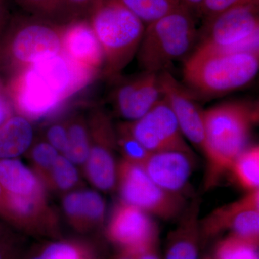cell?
I'll return each mask as SVG.
<instances>
[{"label":"cell","mask_w":259,"mask_h":259,"mask_svg":"<svg viewBox=\"0 0 259 259\" xmlns=\"http://www.w3.org/2000/svg\"><path fill=\"white\" fill-rule=\"evenodd\" d=\"M204 141L207 159L205 185H215L229 171L233 161L246 148L252 127L258 120V109L245 102L222 104L203 110Z\"/></svg>","instance_id":"obj_1"},{"label":"cell","mask_w":259,"mask_h":259,"mask_svg":"<svg viewBox=\"0 0 259 259\" xmlns=\"http://www.w3.org/2000/svg\"><path fill=\"white\" fill-rule=\"evenodd\" d=\"M259 70V53L237 52L197 45L187 57L184 82L192 93L224 95L243 88Z\"/></svg>","instance_id":"obj_2"},{"label":"cell","mask_w":259,"mask_h":259,"mask_svg":"<svg viewBox=\"0 0 259 259\" xmlns=\"http://www.w3.org/2000/svg\"><path fill=\"white\" fill-rule=\"evenodd\" d=\"M62 26L27 13L13 15L0 37V74L10 79L60 54Z\"/></svg>","instance_id":"obj_3"},{"label":"cell","mask_w":259,"mask_h":259,"mask_svg":"<svg viewBox=\"0 0 259 259\" xmlns=\"http://www.w3.org/2000/svg\"><path fill=\"white\" fill-rule=\"evenodd\" d=\"M88 19L103 53L105 74L115 77L137 54L146 25L121 0H100Z\"/></svg>","instance_id":"obj_4"},{"label":"cell","mask_w":259,"mask_h":259,"mask_svg":"<svg viewBox=\"0 0 259 259\" xmlns=\"http://www.w3.org/2000/svg\"><path fill=\"white\" fill-rule=\"evenodd\" d=\"M199 40L194 15L183 8L148 24L137 52L144 71L159 73L190 56Z\"/></svg>","instance_id":"obj_5"},{"label":"cell","mask_w":259,"mask_h":259,"mask_svg":"<svg viewBox=\"0 0 259 259\" xmlns=\"http://www.w3.org/2000/svg\"><path fill=\"white\" fill-rule=\"evenodd\" d=\"M197 45L259 53L258 0H249L204 23Z\"/></svg>","instance_id":"obj_6"},{"label":"cell","mask_w":259,"mask_h":259,"mask_svg":"<svg viewBox=\"0 0 259 259\" xmlns=\"http://www.w3.org/2000/svg\"><path fill=\"white\" fill-rule=\"evenodd\" d=\"M116 189L121 202L163 220L179 217L184 211L182 195L163 190L138 166L122 159L117 163Z\"/></svg>","instance_id":"obj_7"},{"label":"cell","mask_w":259,"mask_h":259,"mask_svg":"<svg viewBox=\"0 0 259 259\" xmlns=\"http://www.w3.org/2000/svg\"><path fill=\"white\" fill-rule=\"evenodd\" d=\"M90 136V153L83 165L89 182L98 190L110 192L116 190L117 163L115 127L110 115L95 107L88 116Z\"/></svg>","instance_id":"obj_8"},{"label":"cell","mask_w":259,"mask_h":259,"mask_svg":"<svg viewBox=\"0 0 259 259\" xmlns=\"http://www.w3.org/2000/svg\"><path fill=\"white\" fill-rule=\"evenodd\" d=\"M125 122L131 134L151 153L192 152L175 114L163 98L141 118Z\"/></svg>","instance_id":"obj_9"},{"label":"cell","mask_w":259,"mask_h":259,"mask_svg":"<svg viewBox=\"0 0 259 259\" xmlns=\"http://www.w3.org/2000/svg\"><path fill=\"white\" fill-rule=\"evenodd\" d=\"M106 236L119 250L136 254L158 244V231L149 214L120 201L107 223Z\"/></svg>","instance_id":"obj_10"},{"label":"cell","mask_w":259,"mask_h":259,"mask_svg":"<svg viewBox=\"0 0 259 259\" xmlns=\"http://www.w3.org/2000/svg\"><path fill=\"white\" fill-rule=\"evenodd\" d=\"M163 98L171 109L185 139L202 150L204 146L203 110L195 102L193 93L166 70L158 73Z\"/></svg>","instance_id":"obj_11"},{"label":"cell","mask_w":259,"mask_h":259,"mask_svg":"<svg viewBox=\"0 0 259 259\" xmlns=\"http://www.w3.org/2000/svg\"><path fill=\"white\" fill-rule=\"evenodd\" d=\"M162 99L158 73L144 71L117 85L112 95L116 111L127 122L141 118Z\"/></svg>","instance_id":"obj_12"},{"label":"cell","mask_w":259,"mask_h":259,"mask_svg":"<svg viewBox=\"0 0 259 259\" xmlns=\"http://www.w3.org/2000/svg\"><path fill=\"white\" fill-rule=\"evenodd\" d=\"M61 53L74 64L95 74L104 66L101 47L88 19L63 25Z\"/></svg>","instance_id":"obj_13"},{"label":"cell","mask_w":259,"mask_h":259,"mask_svg":"<svg viewBox=\"0 0 259 259\" xmlns=\"http://www.w3.org/2000/svg\"><path fill=\"white\" fill-rule=\"evenodd\" d=\"M194 166L193 152L167 151L151 153L142 167L148 176L163 190L182 195Z\"/></svg>","instance_id":"obj_14"},{"label":"cell","mask_w":259,"mask_h":259,"mask_svg":"<svg viewBox=\"0 0 259 259\" xmlns=\"http://www.w3.org/2000/svg\"><path fill=\"white\" fill-rule=\"evenodd\" d=\"M61 204L70 226L79 233L93 231L105 222L106 204L97 191L76 189L65 194Z\"/></svg>","instance_id":"obj_15"},{"label":"cell","mask_w":259,"mask_h":259,"mask_svg":"<svg viewBox=\"0 0 259 259\" xmlns=\"http://www.w3.org/2000/svg\"><path fill=\"white\" fill-rule=\"evenodd\" d=\"M199 213L198 200L183 211L178 226L168 237L164 259H199Z\"/></svg>","instance_id":"obj_16"},{"label":"cell","mask_w":259,"mask_h":259,"mask_svg":"<svg viewBox=\"0 0 259 259\" xmlns=\"http://www.w3.org/2000/svg\"><path fill=\"white\" fill-rule=\"evenodd\" d=\"M0 185L8 195L47 194V187L40 179L18 158L0 160Z\"/></svg>","instance_id":"obj_17"},{"label":"cell","mask_w":259,"mask_h":259,"mask_svg":"<svg viewBox=\"0 0 259 259\" xmlns=\"http://www.w3.org/2000/svg\"><path fill=\"white\" fill-rule=\"evenodd\" d=\"M35 140L32 121L15 113L0 127V160L18 158Z\"/></svg>","instance_id":"obj_18"},{"label":"cell","mask_w":259,"mask_h":259,"mask_svg":"<svg viewBox=\"0 0 259 259\" xmlns=\"http://www.w3.org/2000/svg\"><path fill=\"white\" fill-rule=\"evenodd\" d=\"M94 253L86 242L58 238L25 250L21 259H86Z\"/></svg>","instance_id":"obj_19"},{"label":"cell","mask_w":259,"mask_h":259,"mask_svg":"<svg viewBox=\"0 0 259 259\" xmlns=\"http://www.w3.org/2000/svg\"><path fill=\"white\" fill-rule=\"evenodd\" d=\"M68 146L64 156L76 166H83L88 159L90 136L88 119L81 113H75L66 118Z\"/></svg>","instance_id":"obj_20"},{"label":"cell","mask_w":259,"mask_h":259,"mask_svg":"<svg viewBox=\"0 0 259 259\" xmlns=\"http://www.w3.org/2000/svg\"><path fill=\"white\" fill-rule=\"evenodd\" d=\"M235 180L248 192L259 190V148H246L230 168Z\"/></svg>","instance_id":"obj_21"},{"label":"cell","mask_w":259,"mask_h":259,"mask_svg":"<svg viewBox=\"0 0 259 259\" xmlns=\"http://www.w3.org/2000/svg\"><path fill=\"white\" fill-rule=\"evenodd\" d=\"M79 184L80 176L76 165L64 155L59 154L49 174L47 189L65 194L76 190Z\"/></svg>","instance_id":"obj_22"},{"label":"cell","mask_w":259,"mask_h":259,"mask_svg":"<svg viewBox=\"0 0 259 259\" xmlns=\"http://www.w3.org/2000/svg\"><path fill=\"white\" fill-rule=\"evenodd\" d=\"M145 24L156 21L174 10L180 8L175 0H121Z\"/></svg>","instance_id":"obj_23"},{"label":"cell","mask_w":259,"mask_h":259,"mask_svg":"<svg viewBox=\"0 0 259 259\" xmlns=\"http://www.w3.org/2000/svg\"><path fill=\"white\" fill-rule=\"evenodd\" d=\"M117 149L122 155V159L143 166L151 153L130 132L125 122L115 127Z\"/></svg>","instance_id":"obj_24"},{"label":"cell","mask_w":259,"mask_h":259,"mask_svg":"<svg viewBox=\"0 0 259 259\" xmlns=\"http://www.w3.org/2000/svg\"><path fill=\"white\" fill-rule=\"evenodd\" d=\"M27 153L32 171L36 174L46 187L51 168L60 153L44 139L34 140Z\"/></svg>","instance_id":"obj_25"},{"label":"cell","mask_w":259,"mask_h":259,"mask_svg":"<svg viewBox=\"0 0 259 259\" xmlns=\"http://www.w3.org/2000/svg\"><path fill=\"white\" fill-rule=\"evenodd\" d=\"M257 245L230 234L218 243L212 259H258Z\"/></svg>","instance_id":"obj_26"},{"label":"cell","mask_w":259,"mask_h":259,"mask_svg":"<svg viewBox=\"0 0 259 259\" xmlns=\"http://www.w3.org/2000/svg\"><path fill=\"white\" fill-rule=\"evenodd\" d=\"M100 0H61L57 23L64 25L79 19H88Z\"/></svg>","instance_id":"obj_27"},{"label":"cell","mask_w":259,"mask_h":259,"mask_svg":"<svg viewBox=\"0 0 259 259\" xmlns=\"http://www.w3.org/2000/svg\"><path fill=\"white\" fill-rule=\"evenodd\" d=\"M25 13L57 23L61 0H15Z\"/></svg>","instance_id":"obj_28"},{"label":"cell","mask_w":259,"mask_h":259,"mask_svg":"<svg viewBox=\"0 0 259 259\" xmlns=\"http://www.w3.org/2000/svg\"><path fill=\"white\" fill-rule=\"evenodd\" d=\"M60 154H64L68 146L67 120H54L48 124L42 138Z\"/></svg>","instance_id":"obj_29"},{"label":"cell","mask_w":259,"mask_h":259,"mask_svg":"<svg viewBox=\"0 0 259 259\" xmlns=\"http://www.w3.org/2000/svg\"><path fill=\"white\" fill-rule=\"evenodd\" d=\"M248 1L249 0H202L196 15L202 18L203 23H205L237 5Z\"/></svg>","instance_id":"obj_30"},{"label":"cell","mask_w":259,"mask_h":259,"mask_svg":"<svg viewBox=\"0 0 259 259\" xmlns=\"http://www.w3.org/2000/svg\"><path fill=\"white\" fill-rule=\"evenodd\" d=\"M25 251L23 238L13 232L0 238V259H21Z\"/></svg>","instance_id":"obj_31"},{"label":"cell","mask_w":259,"mask_h":259,"mask_svg":"<svg viewBox=\"0 0 259 259\" xmlns=\"http://www.w3.org/2000/svg\"><path fill=\"white\" fill-rule=\"evenodd\" d=\"M15 113L5 88L0 89V127Z\"/></svg>","instance_id":"obj_32"},{"label":"cell","mask_w":259,"mask_h":259,"mask_svg":"<svg viewBox=\"0 0 259 259\" xmlns=\"http://www.w3.org/2000/svg\"><path fill=\"white\" fill-rule=\"evenodd\" d=\"M12 16L8 0H0V37L8 26Z\"/></svg>","instance_id":"obj_33"},{"label":"cell","mask_w":259,"mask_h":259,"mask_svg":"<svg viewBox=\"0 0 259 259\" xmlns=\"http://www.w3.org/2000/svg\"><path fill=\"white\" fill-rule=\"evenodd\" d=\"M8 215V195L0 185V221L7 223Z\"/></svg>","instance_id":"obj_34"},{"label":"cell","mask_w":259,"mask_h":259,"mask_svg":"<svg viewBox=\"0 0 259 259\" xmlns=\"http://www.w3.org/2000/svg\"><path fill=\"white\" fill-rule=\"evenodd\" d=\"M135 255L136 259H162L158 253V244L152 245Z\"/></svg>","instance_id":"obj_35"},{"label":"cell","mask_w":259,"mask_h":259,"mask_svg":"<svg viewBox=\"0 0 259 259\" xmlns=\"http://www.w3.org/2000/svg\"><path fill=\"white\" fill-rule=\"evenodd\" d=\"M181 8L190 12L192 15H196L199 5L202 0H175Z\"/></svg>","instance_id":"obj_36"},{"label":"cell","mask_w":259,"mask_h":259,"mask_svg":"<svg viewBox=\"0 0 259 259\" xmlns=\"http://www.w3.org/2000/svg\"><path fill=\"white\" fill-rule=\"evenodd\" d=\"M113 259H136V255L128 252L119 250L118 253L115 255Z\"/></svg>","instance_id":"obj_37"},{"label":"cell","mask_w":259,"mask_h":259,"mask_svg":"<svg viewBox=\"0 0 259 259\" xmlns=\"http://www.w3.org/2000/svg\"><path fill=\"white\" fill-rule=\"evenodd\" d=\"M10 232H11V231H10V228L6 226V223H5L3 221H0V238L6 236V235L10 233Z\"/></svg>","instance_id":"obj_38"},{"label":"cell","mask_w":259,"mask_h":259,"mask_svg":"<svg viewBox=\"0 0 259 259\" xmlns=\"http://www.w3.org/2000/svg\"><path fill=\"white\" fill-rule=\"evenodd\" d=\"M86 259H99L97 258L96 255H95V253L94 254L90 255V256H89L88 258H87Z\"/></svg>","instance_id":"obj_39"},{"label":"cell","mask_w":259,"mask_h":259,"mask_svg":"<svg viewBox=\"0 0 259 259\" xmlns=\"http://www.w3.org/2000/svg\"><path fill=\"white\" fill-rule=\"evenodd\" d=\"M5 88V84L3 83V81H2L1 79H0V89H3Z\"/></svg>","instance_id":"obj_40"},{"label":"cell","mask_w":259,"mask_h":259,"mask_svg":"<svg viewBox=\"0 0 259 259\" xmlns=\"http://www.w3.org/2000/svg\"><path fill=\"white\" fill-rule=\"evenodd\" d=\"M203 259H212V258L211 256H207L205 257V258H204Z\"/></svg>","instance_id":"obj_41"}]
</instances>
